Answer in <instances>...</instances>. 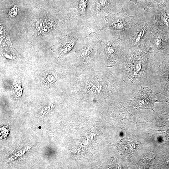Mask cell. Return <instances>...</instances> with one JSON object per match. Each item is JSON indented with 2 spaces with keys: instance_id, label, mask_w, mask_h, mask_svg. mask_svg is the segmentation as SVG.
<instances>
[{
  "instance_id": "obj_1",
  "label": "cell",
  "mask_w": 169,
  "mask_h": 169,
  "mask_svg": "<svg viewBox=\"0 0 169 169\" xmlns=\"http://www.w3.org/2000/svg\"><path fill=\"white\" fill-rule=\"evenodd\" d=\"M153 19L145 16L135 19L131 27L120 32L119 37L126 58L151 51V36L156 24Z\"/></svg>"
},
{
  "instance_id": "obj_2",
  "label": "cell",
  "mask_w": 169,
  "mask_h": 169,
  "mask_svg": "<svg viewBox=\"0 0 169 169\" xmlns=\"http://www.w3.org/2000/svg\"><path fill=\"white\" fill-rule=\"evenodd\" d=\"M152 53L151 52L133 55L126 59V66L129 81L131 83L140 81L144 73L146 66L150 61Z\"/></svg>"
},
{
  "instance_id": "obj_3",
  "label": "cell",
  "mask_w": 169,
  "mask_h": 169,
  "mask_svg": "<svg viewBox=\"0 0 169 169\" xmlns=\"http://www.w3.org/2000/svg\"><path fill=\"white\" fill-rule=\"evenodd\" d=\"M122 9L118 13H107L105 17V23L100 28V30L108 29L122 31L131 27L135 19L133 16L126 13Z\"/></svg>"
},
{
  "instance_id": "obj_4",
  "label": "cell",
  "mask_w": 169,
  "mask_h": 169,
  "mask_svg": "<svg viewBox=\"0 0 169 169\" xmlns=\"http://www.w3.org/2000/svg\"><path fill=\"white\" fill-rule=\"evenodd\" d=\"M141 89L134 97L128 101L134 109L138 110L149 109L153 111L155 103L166 101L157 100L153 94L152 90L148 87L141 85Z\"/></svg>"
},
{
  "instance_id": "obj_5",
  "label": "cell",
  "mask_w": 169,
  "mask_h": 169,
  "mask_svg": "<svg viewBox=\"0 0 169 169\" xmlns=\"http://www.w3.org/2000/svg\"><path fill=\"white\" fill-rule=\"evenodd\" d=\"M105 60L107 63L115 64L121 60H125L126 58L122 53L119 37L115 40L103 42L101 40Z\"/></svg>"
},
{
  "instance_id": "obj_6",
  "label": "cell",
  "mask_w": 169,
  "mask_h": 169,
  "mask_svg": "<svg viewBox=\"0 0 169 169\" xmlns=\"http://www.w3.org/2000/svg\"><path fill=\"white\" fill-rule=\"evenodd\" d=\"M116 0H90L87 18L105 13L110 12L115 5Z\"/></svg>"
},
{
  "instance_id": "obj_7",
  "label": "cell",
  "mask_w": 169,
  "mask_h": 169,
  "mask_svg": "<svg viewBox=\"0 0 169 169\" xmlns=\"http://www.w3.org/2000/svg\"><path fill=\"white\" fill-rule=\"evenodd\" d=\"M79 37L63 35L59 38L54 48L58 55L61 57L70 52L75 46Z\"/></svg>"
},
{
  "instance_id": "obj_8",
  "label": "cell",
  "mask_w": 169,
  "mask_h": 169,
  "mask_svg": "<svg viewBox=\"0 0 169 169\" xmlns=\"http://www.w3.org/2000/svg\"><path fill=\"white\" fill-rule=\"evenodd\" d=\"M137 142L135 141L128 139L122 140L118 145V147L120 151L123 152H128L132 151L135 149Z\"/></svg>"
},
{
  "instance_id": "obj_9",
  "label": "cell",
  "mask_w": 169,
  "mask_h": 169,
  "mask_svg": "<svg viewBox=\"0 0 169 169\" xmlns=\"http://www.w3.org/2000/svg\"><path fill=\"white\" fill-rule=\"evenodd\" d=\"M89 2V0H76V11L82 18L87 19Z\"/></svg>"
},
{
  "instance_id": "obj_10",
  "label": "cell",
  "mask_w": 169,
  "mask_h": 169,
  "mask_svg": "<svg viewBox=\"0 0 169 169\" xmlns=\"http://www.w3.org/2000/svg\"><path fill=\"white\" fill-rule=\"evenodd\" d=\"M134 3L139 8L145 9L150 6L151 4L147 0H129Z\"/></svg>"
},
{
  "instance_id": "obj_11",
  "label": "cell",
  "mask_w": 169,
  "mask_h": 169,
  "mask_svg": "<svg viewBox=\"0 0 169 169\" xmlns=\"http://www.w3.org/2000/svg\"><path fill=\"white\" fill-rule=\"evenodd\" d=\"M44 22L42 21H38L36 24V28L37 29H41L43 27Z\"/></svg>"
},
{
  "instance_id": "obj_12",
  "label": "cell",
  "mask_w": 169,
  "mask_h": 169,
  "mask_svg": "<svg viewBox=\"0 0 169 169\" xmlns=\"http://www.w3.org/2000/svg\"><path fill=\"white\" fill-rule=\"evenodd\" d=\"M17 7L14 6L11 9L10 13L12 15L14 16L17 14Z\"/></svg>"
},
{
  "instance_id": "obj_13",
  "label": "cell",
  "mask_w": 169,
  "mask_h": 169,
  "mask_svg": "<svg viewBox=\"0 0 169 169\" xmlns=\"http://www.w3.org/2000/svg\"><path fill=\"white\" fill-rule=\"evenodd\" d=\"M43 30L44 32H46L49 31V28L47 27H45L43 29Z\"/></svg>"
},
{
  "instance_id": "obj_14",
  "label": "cell",
  "mask_w": 169,
  "mask_h": 169,
  "mask_svg": "<svg viewBox=\"0 0 169 169\" xmlns=\"http://www.w3.org/2000/svg\"></svg>"
}]
</instances>
